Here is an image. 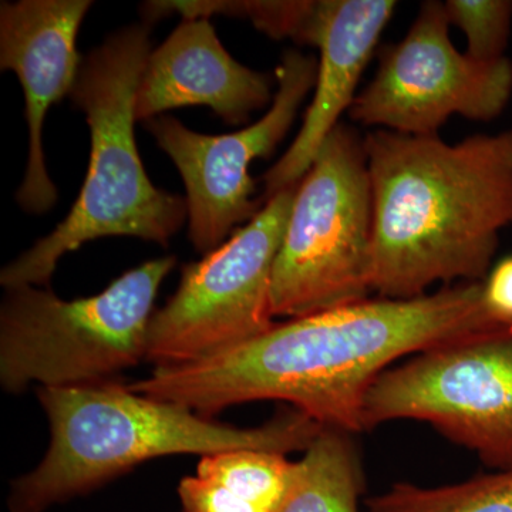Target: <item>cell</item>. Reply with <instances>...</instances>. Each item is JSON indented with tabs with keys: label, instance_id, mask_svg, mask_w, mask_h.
<instances>
[{
	"label": "cell",
	"instance_id": "cell-1",
	"mask_svg": "<svg viewBox=\"0 0 512 512\" xmlns=\"http://www.w3.org/2000/svg\"><path fill=\"white\" fill-rule=\"evenodd\" d=\"M494 325L483 282H458L420 298L366 299L275 323L238 348L188 365L154 367L128 387L205 417L278 400L322 426L359 434L367 393L394 362Z\"/></svg>",
	"mask_w": 512,
	"mask_h": 512
},
{
	"label": "cell",
	"instance_id": "cell-2",
	"mask_svg": "<svg viewBox=\"0 0 512 512\" xmlns=\"http://www.w3.org/2000/svg\"><path fill=\"white\" fill-rule=\"evenodd\" d=\"M372 286L414 299L437 282H483L512 224V128L448 144L437 134H366Z\"/></svg>",
	"mask_w": 512,
	"mask_h": 512
},
{
	"label": "cell",
	"instance_id": "cell-3",
	"mask_svg": "<svg viewBox=\"0 0 512 512\" xmlns=\"http://www.w3.org/2000/svg\"><path fill=\"white\" fill-rule=\"evenodd\" d=\"M37 397L49 420L50 446L42 463L13 483L10 512L46 511L157 457L239 448L285 456L305 451L323 427L293 407L261 426H231L114 380L39 387Z\"/></svg>",
	"mask_w": 512,
	"mask_h": 512
},
{
	"label": "cell",
	"instance_id": "cell-4",
	"mask_svg": "<svg viewBox=\"0 0 512 512\" xmlns=\"http://www.w3.org/2000/svg\"><path fill=\"white\" fill-rule=\"evenodd\" d=\"M150 28L113 33L80 67L70 99L92 134L89 171L72 211L47 237L2 269L8 289L49 284L60 259L103 237L167 247L188 218L187 201L151 183L138 154L136 94L151 50Z\"/></svg>",
	"mask_w": 512,
	"mask_h": 512
},
{
	"label": "cell",
	"instance_id": "cell-5",
	"mask_svg": "<svg viewBox=\"0 0 512 512\" xmlns=\"http://www.w3.org/2000/svg\"><path fill=\"white\" fill-rule=\"evenodd\" d=\"M175 262V256L153 259L99 295L74 301L36 286L8 289L0 311L3 389L106 382L146 360L154 302Z\"/></svg>",
	"mask_w": 512,
	"mask_h": 512
},
{
	"label": "cell",
	"instance_id": "cell-6",
	"mask_svg": "<svg viewBox=\"0 0 512 512\" xmlns=\"http://www.w3.org/2000/svg\"><path fill=\"white\" fill-rule=\"evenodd\" d=\"M372 234L365 138L339 123L296 190L272 272V316L303 318L369 299Z\"/></svg>",
	"mask_w": 512,
	"mask_h": 512
},
{
	"label": "cell",
	"instance_id": "cell-7",
	"mask_svg": "<svg viewBox=\"0 0 512 512\" xmlns=\"http://www.w3.org/2000/svg\"><path fill=\"white\" fill-rule=\"evenodd\" d=\"M430 424L491 470L512 468V325L437 343L387 369L367 393L363 427Z\"/></svg>",
	"mask_w": 512,
	"mask_h": 512
},
{
	"label": "cell",
	"instance_id": "cell-8",
	"mask_svg": "<svg viewBox=\"0 0 512 512\" xmlns=\"http://www.w3.org/2000/svg\"><path fill=\"white\" fill-rule=\"evenodd\" d=\"M298 184L285 188L200 262L148 326L147 362L173 367L238 348L275 325L271 282Z\"/></svg>",
	"mask_w": 512,
	"mask_h": 512
},
{
	"label": "cell",
	"instance_id": "cell-9",
	"mask_svg": "<svg viewBox=\"0 0 512 512\" xmlns=\"http://www.w3.org/2000/svg\"><path fill=\"white\" fill-rule=\"evenodd\" d=\"M444 3L426 2L409 33L384 50L375 79L356 96L350 119L414 136H430L453 114L491 121L510 103L512 62H481L448 37Z\"/></svg>",
	"mask_w": 512,
	"mask_h": 512
},
{
	"label": "cell",
	"instance_id": "cell-10",
	"mask_svg": "<svg viewBox=\"0 0 512 512\" xmlns=\"http://www.w3.org/2000/svg\"><path fill=\"white\" fill-rule=\"evenodd\" d=\"M318 62L298 50H286L276 67L278 92L271 109L244 130L222 136L195 133L174 117L146 121L158 146L174 161L187 190L188 237L201 254L222 245L239 222L254 220L261 201L249 165L274 153L296 119L302 101L316 83Z\"/></svg>",
	"mask_w": 512,
	"mask_h": 512
},
{
	"label": "cell",
	"instance_id": "cell-11",
	"mask_svg": "<svg viewBox=\"0 0 512 512\" xmlns=\"http://www.w3.org/2000/svg\"><path fill=\"white\" fill-rule=\"evenodd\" d=\"M92 5L90 0H19L0 6V67L16 73L26 99L29 156L16 200L29 214H46L57 201L43 154V123L47 110L70 96L76 84L83 63L77 33Z\"/></svg>",
	"mask_w": 512,
	"mask_h": 512
},
{
	"label": "cell",
	"instance_id": "cell-12",
	"mask_svg": "<svg viewBox=\"0 0 512 512\" xmlns=\"http://www.w3.org/2000/svg\"><path fill=\"white\" fill-rule=\"evenodd\" d=\"M271 99V79L232 59L208 18L184 19L148 56L136 94V120L208 106L225 123L241 124Z\"/></svg>",
	"mask_w": 512,
	"mask_h": 512
},
{
	"label": "cell",
	"instance_id": "cell-13",
	"mask_svg": "<svg viewBox=\"0 0 512 512\" xmlns=\"http://www.w3.org/2000/svg\"><path fill=\"white\" fill-rule=\"evenodd\" d=\"M394 9L392 0H325L315 45L320 50L315 96L292 146L264 175L261 202L301 183L308 173L323 141L355 101L357 83Z\"/></svg>",
	"mask_w": 512,
	"mask_h": 512
},
{
	"label": "cell",
	"instance_id": "cell-14",
	"mask_svg": "<svg viewBox=\"0 0 512 512\" xmlns=\"http://www.w3.org/2000/svg\"><path fill=\"white\" fill-rule=\"evenodd\" d=\"M293 461L275 451H220L202 456L195 476L178 485L183 512H276L291 483Z\"/></svg>",
	"mask_w": 512,
	"mask_h": 512
},
{
	"label": "cell",
	"instance_id": "cell-15",
	"mask_svg": "<svg viewBox=\"0 0 512 512\" xmlns=\"http://www.w3.org/2000/svg\"><path fill=\"white\" fill-rule=\"evenodd\" d=\"M356 434L323 426L301 460L276 512H359L365 471Z\"/></svg>",
	"mask_w": 512,
	"mask_h": 512
},
{
	"label": "cell",
	"instance_id": "cell-16",
	"mask_svg": "<svg viewBox=\"0 0 512 512\" xmlns=\"http://www.w3.org/2000/svg\"><path fill=\"white\" fill-rule=\"evenodd\" d=\"M365 505L369 512H512V468L439 487L403 481Z\"/></svg>",
	"mask_w": 512,
	"mask_h": 512
},
{
	"label": "cell",
	"instance_id": "cell-17",
	"mask_svg": "<svg viewBox=\"0 0 512 512\" xmlns=\"http://www.w3.org/2000/svg\"><path fill=\"white\" fill-rule=\"evenodd\" d=\"M448 20L467 37V55L481 62L503 59L510 39L512 2L448 0Z\"/></svg>",
	"mask_w": 512,
	"mask_h": 512
},
{
	"label": "cell",
	"instance_id": "cell-18",
	"mask_svg": "<svg viewBox=\"0 0 512 512\" xmlns=\"http://www.w3.org/2000/svg\"><path fill=\"white\" fill-rule=\"evenodd\" d=\"M483 303L498 325H512V255L501 259L483 281Z\"/></svg>",
	"mask_w": 512,
	"mask_h": 512
}]
</instances>
